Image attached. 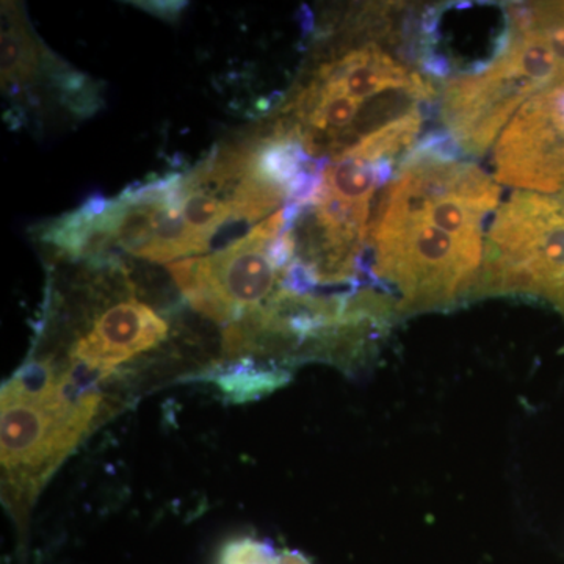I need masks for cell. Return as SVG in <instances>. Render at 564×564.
I'll return each mask as SVG.
<instances>
[{"instance_id": "obj_2", "label": "cell", "mask_w": 564, "mask_h": 564, "mask_svg": "<svg viewBox=\"0 0 564 564\" xmlns=\"http://www.w3.org/2000/svg\"><path fill=\"white\" fill-rule=\"evenodd\" d=\"M485 239L455 236L415 212L375 204L362 272L399 314L445 310L473 299Z\"/></svg>"}, {"instance_id": "obj_10", "label": "cell", "mask_w": 564, "mask_h": 564, "mask_svg": "<svg viewBox=\"0 0 564 564\" xmlns=\"http://www.w3.org/2000/svg\"><path fill=\"white\" fill-rule=\"evenodd\" d=\"M182 188L185 193L184 203H182L185 223L198 237L206 252L210 237L231 214V204L228 199H221L220 196H215L214 193L204 188H187L184 181H182Z\"/></svg>"}, {"instance_id": "obj_9", "label": "cell", "mask_w": 564, "mask_h": 564, "mask_svg": "<svg viewBox=\"0 0 564 564\" xmlns=\"http://www.w3.org/2000/svg\"><path fill=\"white\" fill-rule=\"evenodd\" d=\"M159 206L161 203H122L120 223L115 232V245L129 254L150 261L155 237H158Z\"/></svg>"}, {"instance_id": "obj_11", "label": "cell", "mask_w": 564, "mask_h": 564, "mask_svg": "<svg viewBox=\"0 0 564 564\" xmlns=\"http://www.w3.org/2000/svg\"><path fill=\"white\" fill-rule=\"evenodd\" d=\"M218 564H311L299 551H282L276 554L273 545L254 538L229 541L221 549Z\"/></svg>"}, {"instance_id": "obj_5", "label": "cell", "mask_w": 564, "mask_h": 564, "mask_svg": "<svg viewBox=\"0 0 564 564\" xmlns=\"http://www.w3.org/2000/svg\"><path fill=\"white\" fill-rule=\"evenodd\" d=\"M284 228L280 209L231 247L209 258L172 262L169 272L193 310L231 325L269 302L280 291L278 285L282 289L284 272L270 259L269 245Z\"/></svg>"}, {"instance_id": "obj_8", "label": "cell", "mask_w": 564, "mask_h": 564, "mask_svg": "<svg viewBox=\"0 0 564 564\" xmlns=\"http://www.w3.org/2000/svg\"><path fill=\"white\" fill-rule=\"evenodd\" d=\"M212 383L231 403H248L282 388L291 375L278 367L261 366L251 358L236 359L209 375Z\"/></svg>"}, {"instance_id": "obj_12", "label": "cell", "mask_w": 564, "mask_h": 564, "mask_svg": "<svg viewBox=\"0 0 564 564\" xmlns=\"http://www.w3.org/2000/svg\"><path fill=\"white\" fill-rule=\"evenodd\" d=\"M133 6L140 7L148 13L154 14V17L161 18V20L176 21L182 13V10L187 7V2H133Z\"/></svg>"}, {"instance_id": "obj_6", "label": "cell", "mask_w": 564, "mask_h": 564, "mask_svg": "<svg viewBox=\"0 0 564 564\" xmlns=\"http://www.w3.org/2000/svg\"><path fill=\"white\" fill-rule=\"evenodd\" d=\"M169 325L147 304L124 302L110 307L91 332L74 345V362L109 377L118 366L150 351L166 339Z\"/></svg>"}, {"instance_id": "obj_4", "label": "cell", "mask_w": 564, "mask_h": 564, "mask_svg": "<svg viewBox=\"0 0 564 564\" xmlns=\"http://www.w3.org/2000/svg\"><path fill=\"white\" fill-rule=\"evenodd\" d=\"M488 295L564 302V193L514 192L497 210L474 291Z\"/></svg>"}, {"instance_id": "obj_7", "label": "cell", "mask_w": 564, "mask_h": 564, "mask_svg": "<svg viewBox=\"0 0 564 564\" xmlns=\"http://www.w3.org/2000/svg\"><path fill=\"white\" fill-rule=\"evenodd\" d=\"M47 47L33 33L18 3H2V82L20 93L41 76Z\"/></svg>"}, {"instance_id": "obj_1", "label": "cell", "mask_w": 564, "mask_h": 564, "mask_svg": "<svg viewBox=\"0 0 564 564\" xmlns=\"http://www.w3.org/2000/svg\"><path fill=\"white\" fill-rule=\"evenodd\" d=\"M104 380L82 364L58 372L51 361L31 362L2 388L3 497L13 513H28L52 474L95 425Z\"/></svg>"}, {"instance_id": "obj_3", "label": "cell", "mask_w": 564, "mask_h": 564, "mask_svg": "<svg viewBox=\"0 0 564 564\" xmlns=\"http://www.w3.org/2000/svg\"><path fill=\"white\" fill-rule=\"evenodd\" d=\"M560 79L562 66L544 36L510 24V41L499 58L481 73L445 85L441 98L445 131L466 154H484L529 99Z\"/></svg>"}]
</instances>
